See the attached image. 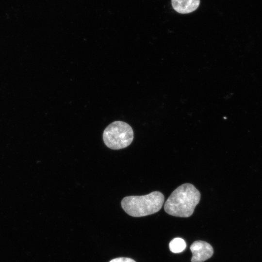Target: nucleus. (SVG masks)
I'll return each instance as SVG.
<instances>
[{
	"label": "nucleus",
	"instance_id": "f257e3e1",
	"mask_svg": "<svg viewBox=\"0 0 262 262\" xmlns=\"http://www.w3.org/2000/svg\"><path fill=\"white\" fill-rule=\"evenodd\" d=\"M199 191L189 183L181 184L170 195L164 205L165 212L169 215L180 217L191 216L198 204Z\"/></svg>",
	"mask_w": 262,
	"mask_h": 262
},
{
	"label": "nucleus",
	"instance_id": "f03ea898",
	"mask_svg": "<svg viewBox=\"0 0 262 262\" xmlns=\"http://www.w3.org/2000/svg\"><path fill=\"white\" fill-rule=\"evenodd\" d=\"M164 195L153 191L143 196H131L123 198L121 202L124 211L132 217H142L159 211L164 202Z\"/></svg>",
	"mask_w": 262,
	"mask_h": 262
},
{
	"label": "nucleus",
	"instance_id": "7ed1b4c3",
	"mask_svg": "<svg viewBox=\"0 0 262 262\" xmlns=\"http://www.w3.org/2000/svg\"><path fill=\"white\" fill-rule=\"evenodd\" d=\"M133 139V131L127 123L115 121L104 130L103 140L109 148L118 150L128 147Z\"/></svg>",
	"mask_w": 262,
	"mask_h": 262
},
{
	"label": "nucleus",
	"instance_id": "20e7f679",
	"mask_svg": "<svg viewBox=\"0 0 262 262\" xmlns=\"http://www.w3.org/2000/svg\"><path fill=\"white\" fill-rule=\"evenodd\" d=\"M190 248L192 253V262H203L210 258L213 253L211 245L202 241L194 242Z\"/></svg>",
	"mask_w": 262,
	"mask_h": 262
},
{
	"label": "nucleus",
	"instance_id": "39448f33",
	"mask_svg": "<svg viewBox=\"0 0 262 262\" xmlns=\"http://www.w3.org/2000/svg\"><path fill=\"white\" fill-rule=\"evenodd\" d=\"M173 9L180 14H188L195 11L200 0H171Z\"/></svg>",
	"mask_w": 262,
	"mask_h": 262
},
{
	"label": "nucleus",
	"instance_id": "423d86ee",
	"mask_svg": "<svg viewBox=\"0 0 262 262\" xmlns=\"http://www.w3.org/2000/svg\"><path fill=\"white\" fill-rule=\"evenodd\" d=\"M170 251L174 253H180L186 248L185 241L181 238H175L172 239L169 245Z\"/></svg>",
	"mask_w": 262,
	"mask_h": 262
},
{
	"label": "nucleus",
	"instance_id": "0eeeda50",
	"mask_svg": "<svg viewBox=\"0 0 262 262\" xmlns=\"http://www.w3.org/2000/svg\"><path fill=\"white\" fill-rule=\"evenodd\" d=\"M109 262H136L134 260L126 257H119L112 259Z\"/></svg>",
	"mask_w": 262,
	"mask_h": 262
}]
</instances>
